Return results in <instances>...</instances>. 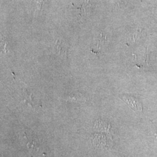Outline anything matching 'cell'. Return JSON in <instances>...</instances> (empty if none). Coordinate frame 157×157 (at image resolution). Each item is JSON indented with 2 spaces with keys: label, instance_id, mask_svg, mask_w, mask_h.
<instances>
[{
  "label": "cell",
  "instance_id": "obj_1",
  "mask_svg": "<svg viewBox=\"0 0 157 157\" xmlns=\"http://www.w3.org/2000/svg\"><path fill=\"white\" fill-rule=\"evenodd\" d=\"M122 99L125 101L133 110L135 112H142L143 111V105L137 98L135 97L129 95H124Z\"/></svg>",
  "mask_w": 157,
  "mask_h": 157
},
{
  "label": "cell",
  "instance_id": "obj_4",
  "mask_svg": "<svg viewBox=\"0 0 157 157\" xmlns=\"http://www.w3.org/2000/svg\"><path fill=\"white\" fill-rule=\"evenodd\" d=\"M45 1V0H37V6H38V8H39V11H40V10H41V8H42V6H43V5L44 4Z\"/></svg>",
  "mask_w": 157,
  "mask_h": 157
},
{
  "label": "cell",
  "instance_id": "obj_2",
  "mask_svg": "<svg viewBox=\"0 0 157 157\" xmlns=\"http://www.w3.org/2000/svg\"><path fill=\"white\" fill-rule=\"evenodd\" d=\"M56 52L61 55H63L65 54V48L63 47V46L62 45V43H61L59 40L57 41L56 44Z\"/></svg>",
  "mask_w": 157,
  "mask_h": 157
},
{
  "label": "cell",
  "instance_id": "obj_3",
  "mask_svg": "<svg viewBox=\"0 0 157 157\" xmlns=\"http://www.w3.org/2000/svg\"><path fill=\"white\" fill-rule=\"evenodd\" d=\"M68 100H76L77 101H82L84 100V98L81 97V96H78L76 95H72V96H69L68 98Z\"/></svg>",
  "mask_w": 157,
  "mask_h": 157
}]
</instances>
